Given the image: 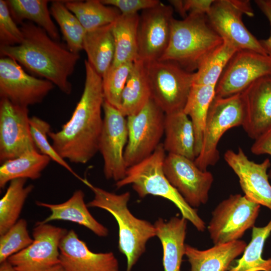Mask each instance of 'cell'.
<instances>
[{
	"label": "cell",
	"instance_id": "1",
	"mask_svg": "<svg viewBox=\"0 0 271 271\" xmlns=\"http://www.w3.org/2000/svg\"><path fill=\"white\" fill-rule=\"evenodd\" d=\"M84 65V87L71 117L59 131L48 133L59 156L77 164L88 163L98 152L103 123L102 77L87 60Z\"/></svg>",
	"mask_w": 271,
	"mask_h": 271
},
{
	"label": "cell",
	"instance_id": "2",
	"mask_svg": "<svg viewBox=\"0 0 271 271\" xmlns=\"http://www.w3.org/2000/svg\"><path fill=\"white\" fill-rule=\"evenodd\" d=\"M23 40L19 45L1 46L3 57L16 60L30 72L51 82L66 94L71 93L68 80L80 59L79 53L70 51L35 24H21Z\"/></svg>",
	"mask_w": 271,
	"mask_h": 271
},
{
	"label": "cell",
	"instance_id": "3",
	"mask_svg": "<svg viewBox=\"0 0 271 271\" xmlns=\"http://www.w3.org/2000/svg\"><path fill=\"white\" fill-rule=\"evenodd\" d=\"M81 181L94 194V198L87 204V207L105 210L117 221L118 248L126 258V271H131L145 252L148 241L156 236L154 225L147 220L137 218L130 212L127 207L130 197L129 192L116 194L93 185L86 179H82Z\"/></svg>",
	"mask_w": 271,
	"mask_h": 271
},
{
	"label": "cell",
	"instance_id": "4",
	"mask_svg": "<svg viewBox=\"0 0 271 271\" xmlns=\"http://www.w3.org/2000/svg\"><path fill=\"white\" fill-rule=\"evenodd\" d=\"M223 42L210 26L206 15L189 14L181 20L173 19L169 43L160 60L175 62L194 72Z\"/></svg>",
	"mask_w": 271,
	"mask_h": 271
},
{
	"label": "cell",
	"instance_id": "5",
	"mask_svg": "<svg viewBox=\"0 0 271 271\" xmlns=\"http://www.w3.org/2000/svg\"><path fill=\"white\" fill-rule=\"evenodd\" d=\"M166 156L163 144L161 143L150 156L128 168L124 178L116 182L115 186L119 189L130 184L141 198L151 195L171 201L179 209L183 217L199 231L203 232L206 227L205 222L196 209L186 202L165 176L163 164Z\"/></svg>",
	"mask_w": 271,
	"mask_h": 271
},
{
	"label": "cell",
	"instance_id": "6",
	"mask_svg": "<svg viewBox=\"0 0 271 271\" xmlns=\"http://www.w3.org/2000/svg\"><path fill=\"white\" fill-rule=\"evenodd\" d=\"M145 63L151 98L165 114L183 111L194 83L195 72L170 61Z\"/></svg>",
	"mask_w": 271,
	"mask_h": 271
},
{
	"label": "cell",
	"instance_id": "7",
	"mask_svg": "<svg viewBox=\"0 0 271 271\" xmlns=\"http://www.w3.org/2000/svg\"><path fill=\"white\" fill-rule=\"evenodd\" d=\"M245 114L241 93L214 97L210 106L204 130L201 149L194 162L202 171L215 165L220 156L217 149L223 134L229 129L242 125Z\"/></svg>",
	"mask_w": 271,
	"mask_h": 271
},
{
	"label": "cell",
	"instance_id": "8",
	"mask_svg": "<svg viewBox=\"0 0 271 271\" xmlns=\"http://www.w3.org/2000/svg\"><path fill=\"white\" fill-rule=\"evenodd\" d=\"M243 14L253 16L248 1L215 0L206 17L210 26L223 41L237 50H250L267 55L259 40L244 25Z\"/></svg>",
	"mask_w": 271,
	"mask_h": 271
},
{
	"label": "cell",
	"instance_id": "9",
	"mask_svg": "<svg viewBox=\"0 0 271 271\" xmlns=\"http://www.w3.org/2000/svg\"><path fill=\"white\" fill-rule=\"evenodd\" d=\"M260 205L239 194L230 195L212 212L207 227L214 245L239 240L254 227Z\"/></svg>",
	"mask_w": 271,
	"mask_h": 271
},
{
	"label": "cell",
	"instance_id": "10",
	"mask_svg": "<svg viewBox=\"0 0 271 271\" xmlns=\"http://www.w3.org/2000/svg\"><path fill=\"white\" fill-rule=\"evenodd\" d=\"M165 116L151 98L138 113L126 117L128 141L124 158L127 168L150 156L161 144Z\"/></svg>",
	"mask_w": 271,
	"mask_h": 271
},
{
	"label": "cell",
	"instance_id": "11",
	"mask_svg": "<svg viewBox=\"0 0 271 271\" xmlns=\"http://www.w3.org/2000/svg\"><path fill=\"white\" fill-rule=\"evenodd\" d=\"M103 111V123L98 151L103 158L105 177L116 182L124 178L127 169L124 158L128 141L127 119L119 109L105 100Z\"/></svg>",
	"mask_w": 271,
	"mask_h": 271
},
{
	"label": "cell",
	"instance_id": "12",
	"mask_svg": "<svg viewBox=\"0 0 271 271\" xmlns=\"http://www.w3.org/2000/svg\"><path fill=\"white\" fill-rule=\"evenodd\" d=\"M67 232L65 228L37 222L33 229L32 243L7 260L15 271H48L60 264L59 244Z\"/></svg>",
	"mask_w": 271,
	"mask_h": 271
},
{
	"label": "cell",
	"instance_id": "13",
	"mask_svg": "<svg viewBox=\"0 0 271 271\" xmlns=\"http://www.w3.org/2000/svg\"><path fill=\"white\" fill-rule=\"evenodd\" d=\"M164 172L171 184L192 207L205 204L214 178L208 171H202L194 161L183 156L168 154Z\"/></svg>",
	"mask_w": 271,
	"mask_h": 271
},
{
	"label": "cell",
	"instance_id": "14",
	"mask_svg": "<svg viewBox=\"0 0 271 271\" xmlns=\"http://www.w3.org/2000/svg\"><path fill=\"white\" fill-rule=\"evenodd\" d=\"M271 76V59L247 50H238L222 73L215 88V97L240 93L258 79Z\"/></svg>",
	"mask_w": 271,
	"mask_h": 271
},
{
	"label": "cell",
	"instance_id": "15",
	"mask_svg": "<svg viewBox=\"0 0 271 271\" xmlns=\"http://www.w3.org/2000/svg\"><path fill=\"white\" fill-rule=\"evenodd\" d=\"M173 11L170 5L161 2L142 11L138 27V59L147 63L161 59L169 43Z\"/></svg>",
	"mask_w": 271,
	"mask_h": 271
},
{
	"label": "cell",
	"instance_id": "16",
	"mask_svg": "<svg viewBox=\"0 0 271 271\" xmlns=\"http://www.w3.org/2000/svg\"><path fill=\"white\" fill-rule=\"evenodd\" d=\"M53 87L51 82L27 73L16 60L8 57L1 58V98L28 107L41 103Z\"/></svg>",
	"mask_w": 271,
	"mask_h": 271
},
{
	"label": "cell",
	"instance_id": "17",
	"mask_svg": "<svg viewBox=\"0 0 271 271\" xmlns=\"http://www.w3.org/2000/svg\"><path fill=\"white\" fill-rule=\"evenodd\" d=\"M28 107L0 99V163L38 151L33 141Z\"/></svg>",
	"mask_w": 271,
	"mask_h": 271
},
{
	"label": "cell",
	"instance_id": "18",
	"mask_svg": "<svg viewBox=\"0 0 271 271\" xmlns=\"http://www.w3.org/2000/svg\"><path fill=\"white\" fill-rule=\"evenodd\" d=\"M224 159L238 177L244 195L271 211V185L267 173L271 166L269 159L255 163L250 160L240 148L237 152L231 150L226 151Z\"/></svg>",
	"mask_w": 271,
	"mask_h": 271
},
{
	"label": "cell",
	"instance_id": "19",
	"mask_svg": "<svg viewBox=\"0 0 271 271\" xmlns=\"http://www.w3.org/2000/svg\"><path fill=\"white\" fill-rule=\"evenodd\" d=\"M59 251L60 264L65 271H120L112 252L91 251L73 230L61 239Z\"/></svg>",
	"mask_w": 271,
	"mask_h": 271
},
{
	"label": "cell",
	"instance_id": "20",
	"mask_svg": "<svg viewBox=\"0 0 271 271\" xmlns=\"http://www.w3.org/2000/svg\"><path fill=\"white\" fill-rule=\"evenodd\" d=\"M241 93L245 109L242 126L255 140L271 128V76L258 79Z\"/></svg>",
	"mask_w": 271,
	"mask_h": 271
},
{
	"label": "cell",
	"instance_id": "21",
	"mask_svg": "<svg viewBox=\"0 0 271 271\" xmlns=\"http://www.w3.org/2000/svg\"><path fill=\"white\" fill-rule=\"evenodd\" d=\"M187 221L183 217H173L168 221L160 218L154 224L163 247L164 271H181Z\"/></svg>",
	"mask_w": 271,
	"mask_h": 271
},
{
	"label": "cell",
	"instance_id": "22",
	"mask_svg": "<svg viewBox=\"0 0 271 271\" xmlns=\"http://www.w3.org/2000/svg\"><path fill=\"white\" fill-rule=\"evenodd\" d=\"M246 245L245 241L237 240L200 250L186 244L185 255L190 264L191 271H227Z\"/></svg>",
	"mask_w": 271,
	"mask_h": 271
},
{
	"label": "cell",
	"instance_id": "23",
	"mask_svg": "<svg viewBox=\"0 0 271 271\" xmlns=\"http://www.w3.org/2000/svg\"><path fill=\"white\" fill-rule=\"evenodd\" d=\"M84 196L83 191L77 190L69 199L61 203L36 201L37 205L48 208L51 211L50 215L42 221L43 223L54 220L71 221L85 227L99 237L107 236L108 229L91 215L84 202Z\"/></svg>",
	"mask_w": 271,
	"mask_h": 271
},
{
	"label": "cell",
	"instance_id": "24",
	"mask_svg": "<svg viewBox=\"0 0 271 271\" xmlns=\"http://www.w3.org/2000/svg\"><path fill=\"white\" fill-rule=\"evenodd\" d=\"M164 133L163 144L166 152L195 160L194 130L191 119L183 111L165 114Z\"/></svg>",
	"mask_w": 271,
	"mask_h": 271
},
{
	"label": "cell",
	"instance_id": "25",
	"mask_svg": "<svg viewBox=\"0 0 271 271\" xmlns=\"http://www.w3.org/2000/svg\"><path fill=\"white\" fill-rule=\"evenodd\" d=\"M112 24L86 32L83 42L87 61L102 77L112 65L114 57Z\"/></svg>",
	"mask_w": 271,
	"mask_h": 271
},
{
	"label": "cell",
	"instance_id": "26",
	"mask_svg": "<svg viewBox=\"0 0 271 271\" xmlns=\"http://www.w3.org/2000/svg\"><path fill=\"white\" fill-rule=\"evenodd\" d=\"M151 99L145 62H133L121 96L120 111L127 117L138 113Z\"/></svg>",
	"mask_w": 271,
	"mask_h": 271
},
{
	"label": "cell",
	"instance_id": "27",
	"mask_svg": "<svg viewBox=\"0 0 271 271\" xmlns=\"http://www.w3.org/2000/svg\"><path fill=\"white\" fill-rule=\"evenodd\" d=\"M139 14H121L112 24L115 45L112 65L138 60V27Z\"/></svg>",
	"mask_w": 271,
	"mask_h": 271
},
{
	"label": "cell",
	"instance_id": "28",
	"mask_svg": "<svg viewBox=\"0 0 271 271\" xmlns=\"http://www.w3.org/2000/svg\"><path fill=\"white\" fill-rule=\"evenodd\" d=\"M215 86L193 84L183 109L193 126L196 158L201 149L207 114L215 96Z\"/></svg>",
	"mask_w": 271,
	"mask_h": 271
},
{
	"label": "cell",
	"instance_id": "29",
	"mask_svg": "<svg viewBox=\"0 0 271 271\" xmlns=\"http://www.w3.org/2000/svg\"><path fill=\"white\" fill-rule=\"evenodd\" d=\"M51 160L38 151H32L5 162L0 167L1 189H4L8 182L15 179H39Z\"/></svg>",
	"mask_w": 271,
	"mask_h": 271
},
{
	"label": "cell",
	"instance_id": "30",
	"mask_svg": "<svg viewBox=\"0 0 271 271\" xmlns=\"http://www.w3.org/2000/svg\"><path fill=\"white\" fill-rule=\"evenodd\" d=\"M11 14L17 24H22L25 20L30 21L44 29L49 36L59 41L58 30L51 17L46 0L6 1Z\"/></svg>",
	"mask_w": 271,
	"mask_h": 271
},
{
	"label": "cell",
	"instance_id": "31",
	"mask_svg": "<svg viewBox=\"0 0 271 271\" xmlns=\"http://www.w3.org/2000/svg\"><path fill=\"white\" fill-rule=\"evenodd\" d=\"M65 4L77 17L86 32L112 24L121 15L116 8L99 0L65 1Z\"/></svg>",
	"mask_w": 271,
	"mask_h": 271
},
{
	"label": "cell",
	"instance_id": "32",
	"mask_svg": "<svg viewBox=\"0 0 271 271\" xmlns=\"http://www.w3.org/2000/svg\"><path fill=\"white\" fill-rule=\"evenodd\" d=\"M27 180L18 178L10 181L0 200V236L18 221L26 199L34 188L32 185L25 186Z\"/></svg>",
	"mask_w": 271,
	"mask_h": 271
},
{
	"label": "cell",
	"instance_id": "33",
	"mask_svg": "<svg viewBox=\"0 0 271 271\" xmlns=\"http://www.w3.org/2000/svg\"><path fill=\"white\" fill-rule=\"evenodd\" d=\"M250 242L245 248L236 264L227 271H271V257L264 259L262 250L271 233V219L263 227H253Z\"/></svg>",
	"mask_w": 271,
	"mask_h": 271
},
{
	"label": "cell",
	"instance_id": "34",
	"mask_svg": "<svg viewBox=\"0 0 271 271\" xmlns=\"http://www.w3.org/2000/svg\"><path fill=\"white\" fill-rule=\"evenodd\" d=\"M50 11L60 27L67 48L73 53H79L83 50L86 31L78 19L66 7L65 1H53Z\"/></svg>",
	"mask_w": 271,
	"mask_h": 271
},
{
	"label": "cell",
	"instance_id": "35",
	"mask_svg": "<svg viewBox=\"0 0 271 271\" xmlns=\"http://www.w3.org/2000/svg\"><path fill=\"white\" fill-rule=\"evenodd\" d=\"M237 51L232 45L223 41L194 72L193 84L216 86L227 64Z\"/></svg>",
	"mask_w": 271,
	"mask_h": 271
},
{
	"label": "cell",
	"instance_id": "36",
	"mask_svg": "<svg viewBox=\"0 0 271 271\" xmlns=\"http://www.w3.org/2000/svg\"><path fill=\"white\" fill-rule=\"evenodd\" d=\"M133 62L111 65L102 76L104 100L120 109L121 96Z\"/></svg>",
	"mask_w": 271,
	"mask_h": 271
},
{
	"label": "cell",
	"instance_id": "37",
	"mask_svg": "<svg viewBox=\"0 0 271 271\" xmlns=\"http://www.w3.org/2000/svg\"><path fill=\"white\" fill-rule=\"evenodd\" d=\"M33 242L25 219H20L5 233L0 236V263L25 249Z\"/></svg>",
	"mask_w": 271,
	"mask_h": 271
},
{
	"label": "cell",
	"instance_id": "38",
	"mask_svg": "<svg viewBox=\"0 0 271 271\" xmlns=\"http://www.w3.org/2000/svg\"><path fill=\"white\" fill-rule=\"evenodd\" d=\"M29 123L31 136L38 152L49 157L51 160L66 169L81 181L82 178L75 173L49 142L48 133L51 131L50 124L46 121L36 116L30 117Z\"/></svg>",
	"mask_w": 271,
	"mask_h": 271
},
{
	"label": "cell",
	"instance_id": "39",
	"mask_svg": "<svg viewBox=\"0 0 271 271\" xmlns=\"http://www.w3.org/2000/svg\"><path fill=\"white\" fill-rule=\"evenodd\" d=\"M23 40V34L13 19L6 1L0 0L1 46H15Z\"/></svg>",
	"mask_w": 271,
	"mask_h": 271
},
{
	"label": "cell",
	"instance_id": "40",
	"mask_svg": "<svg viewBox=\"0 0 271 271\" xmlns=\"http://www.w3.org/2000/svg\"><path fill=\"white\" fill-rule=\"evenodd\" d=\"M106 5L117 9L125 15L139 14L140 11L153 8L161 2L159 0H101Z\"/></svg>",
	"mask_w": 271,
	"mask_h": 271
},
{
	"label": "cell",
	"instance_id": "41",
	"mask_svg": "<svg viewBox=\"0 0 271 271\" xmlns=\"http://www.w3.org/2000/svg\"><path fill=\"white\" fill-rule=\"evenodd\" d=\"M251 152L256 155L267 154L271 156V128L254 140ZM268 174L271 180V169Z\"/></svg>",
	"mask_w": 271,
	"mask_h": 271
},
{
	"label": "cell",
	"instance_id": "42",
	"mask_svg": "<svg viewBox=\"0 0 271 271\" xmlns=\"http://www.w3.org/2000/svg\"><path fill=\"white\" fill-rule=\"evenodd\" d=\"M214 0H183L185 14L206 15Z\"/></svg>",
	"mask_w": 271,
	"mask_h": 271
},
{
	"label": "cell",
	"instance_id": "43",
	"mask_svg": "<svg viewBox=\"0 0 271 271\" xmlns=\"http://www.w3.org/2000/svg\"><path fill=\"white\" fill-rule=\"evenodd\" d=\"M255 4L267 19L270 26L269 36L265 39L259 40L266 54L271 59V8L266 0H257Z\"/></svg>",
	"mask_w": 271,
	"mask_h": 271
},
{
	"label": "cell",
	"instance_id": "44",
	"mask_svg": "<svg viewBox=\"0 0 271 271\" xmlns=\"http://www.w3.org/2000/svg\"><path fill=\"white\" fill-rule=\"evenodd\" d=\"M169 2L173 9H175L183 19L188 16L184 12L183 0H171Z\"/></svg>",
	"mask_w": 271,
	"mask_h": 271
},
{
	"label": "cell",
	"instance_id": "45",
	"mask_svg": "<svg viewBox=\"0 0 271 271\" xmlns=\"http://www.w3.org/2000/svg\"><path fill=\"white\" fill-rule=\"evenodd\" d=\"M0 271H15L13 266L8 260L1 263Z\"/></svg>",
	"mask_w": 271,
	"mask_h": 271
},
{
	"label": "cell",
	"instance_id": "46",
	"mask_svg": "<svg viewBox=\"0 0 271 271\" xmlns=\"http://www.w3.org/2000/svg\"><path fill=\"white\" fill-rule=\"evenodd\" d=\"M48 271H65L60 264H57L54 266Z\"/></svg>",
	"mask_w": 271,
	"mask_h": 271
},
{
	"label": "cell",
	"instance_id": "47",
	"mask_svg": "<svg viewBox=\"0 0 271 271\" xmlns=\"http://www.w3.org/2000/svg\"><path fill=\"white\" fill-rule=\"evenodd\" d=\"M266 1L268 4V5L270 6V7L271 8V0H266Z\"/></svg>",
	"mask_w": 271,
	"mask_h": 271
}]
</instances>
